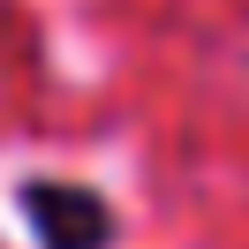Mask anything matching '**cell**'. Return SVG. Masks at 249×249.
Segmentation results:
<instances>
[{
  "mask_svg": "<svg viewBox=\"0 0 249 249\" xmlns=\"http://www.w3.org/2000/svg\"><path fill=\"white\" fill-rule=\"evenodd\" d=\"M23 219L38 227L46 249H106L113 242V204L83 181H23Z\"/></svg>",
  "mask_w": 249,
  "mask_h": 249,
  "instance_id": "cell-1",
  "label": "cell"
}]
</instances>
